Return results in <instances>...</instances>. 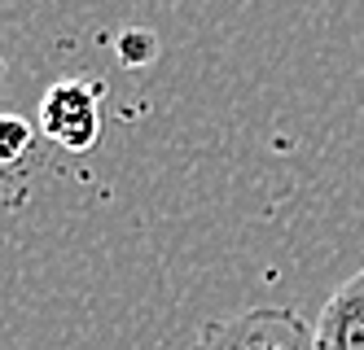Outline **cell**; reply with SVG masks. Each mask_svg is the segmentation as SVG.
I'll list each match as a JSON object with an SVG mask.
<instances>
[{"instance_id": "6da1fadb", "label": "cell", "mask_w": 364, "mask_h": 350, "mask_svg": "<svg viewBox=\"0 0 364 350\" xmlns=\"http://www.w3.org/2000/svg\"><path fill=\"white\" fill-rule=\"evenodd\" d=\"M185 350H316V333L290 307H250L202 324Z\"/></svg>"}, {"instance_id": "7a4b0ae2", "label": "cell", "mask_w": 364, "mask_h": 350, "mask_svg": "<svg viewBox=\"0 0 364 350\" xmlns=\"http://www.w3.org/2000/svg\"><path fill=\"white\" fill-rule=\"evenodd\" d=\"M40 131L70 153H88L101 141V88L88 79H62L40 101Z\"/></svg>"}, {"instance_id": "3957f363", "label": "cell", "mask_w": 364, "mask_h": 350, "mask_svg": "<svg viewBox=\"0 0 364 350\" xmlns=\"http://www.w3.org/2000/svg\"><path fill=\"white\" fill-rule=\"evenodd\" d=\"M311 333L316 350H364V267L325 298Z\"/></svg>"}, {"instance_id": "277c9868", "label": "cell", "mask_w": 364, "mask_h": 350, "mask_svg": "<svg viewBox=\"0 0 364 350\" xmlns=\"http://www.w3.org/2000/svg\"><path fill=\"white\" fill-rule=\"evenodd\" d=\"M31 141H36V127L22 114H0V167H18L31 153Z\"/></svg>"}]
</instances>
